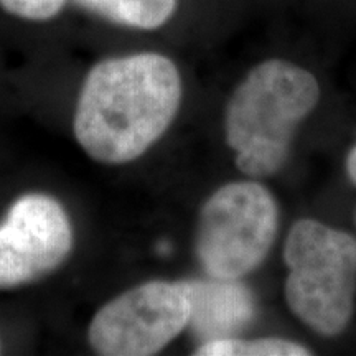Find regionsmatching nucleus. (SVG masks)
Listing matches in <instances>:
<instances>
[{"label":"nucleus","instance_id":"nucleus-9","mask_svg":"<svg viewBox=\"0 0 356 356\" xmlns=\"http://www.w3.org/2000/svg\"><path fill=\"white\" fill-rule=\"evenodd\" d=\"M195 355L198 356H305L312 355L307 346L286 338L267 337L256 340L226 337L204 340Z\"/></svg>","mask_w":356,"mask_h":356},{"label":"nucleus","instance_id":"nucleus-5","mask_svg":"<svg viewBox=\"0 0 356 356\" xmlns=\"http://www.w3.org/2000/svg\"><path fill=\"white\" fill-rule=\"evenodd\" d=\"M181 282L150 280L101 307L89 325V343L106 356H150L170 345L190 323Z\"/></svg>","mask_w":356,"mask_h":356},{"label":"nucleus","instance_id":"nucleus-3","mask_svg":"<svg viewBox=\"0 0 356 356\" xmlns=\"http://www.w3.org/2000/svg\"><path fill=\"white\" fill-rule=\"evenodd\" d=\"M284 297L292 314L320 337L341 335L355 312V236L302 218L284 243Z\"/></svg>","mask_w":356,"mask_h":356},{"label":"nucleus","instance_id":"nucleus-2","mask_svg":"<svg viewBox=\"0 0 356 356\" xmlns=\"http://www.w3.org/2000/svg\"><path fill=\"white\" fill-rule=\"evenodd\" d=\"M318 99V81L309 70L286 60L256 65L234 88L225 111L226 142L238 170L251 178L275 175Z\"/></svg>","mask_w":356,"mask_h":356},{"label":"nucleus","instance_id":"nucleus-6","mask_svg":"<svg viewBox=\"0 0 356 356\" xmlns=\"http://www.w3.org/2000/svg\"><path fill=\"white\" fill-rule=\"evenodd\" d=\"M73 248L70 218L55 198L29 193L0 225V289L33 282L63 264Z\"/></svg>","mask_w":356,"mask_h":356},{"label":"nucleus","instance_id":"nucleus-4","mask_svg":"<svg viewBox=\"0 0 356 356\" xmlns=\"http://www.w3.org/2000/svg\"><path fill=\"white\" fill-rule=\"evenodd\" d=\"M279 233V204L254 180L218 188L200 210L195 251L210 277L239 280L254 273Z\"/></svg>","mask_w":356,"mask_h":356},{"label":"nucleus","instance_id":"nucleus-1","mask_svg":"<svg viewBox=\"0 0 356 356\" xmlns=\"http://www.w3.org/2000/svg\"><path fill=\"white\" fill-rule=\"evenodd\" d=\"M180 71L160 53L109 58L84 79L74 136L96 162L122 165L144 155L180 109Z\"/></svg>","mask_w":356,"mask_h":356},{"label":"nucleus","instance_id":"nucleus-10","mask_svg":"<svg viewBox=\"0 0 356 356\" xmlns=\"http://www.w3.org/2000/svg\"><path fill=\"white\" fill-rule=\"evenodd\" d=\"M66 0H0V7L24 20H51L61 12Z\"/></svg>","mask_w":356,"mask_h":356},{"label":"nucleus","instance_id":"nucleus-8","mask_svg":"<svg viewBox=\"0 0 356 356\" xmlns=\"http://www.w3.org/2000/svg\"><path fill=\"white\" fill-rule=\"evenodd\" d=\"M102 19L139 30H155L175 13L177 0H74Z\"/></svg>","mask_w":356,"mask_h":356},{"label":"nucleus","instance_id":"nucleus-7","mask_svg":"<svg viewBox=\"0 0 356 356\" xmlns=\"http://www.w3.org/2000/svg\"><path fill=\"white\" fill-rule=\"evenodd\" d=\"M181 284L190 300L188 325L203 341L233 337L254 318L256 299L239 280L210 277Z\"/></svg>","mask_w":356,"mask_h":356},{"label":"nucleus","instance_id":"nucleus-11","mask_svg":"<svg viewBox=\"0 0 356 356\" xmlns=\"http://www.w3.org/2000/svg\"><path fill=\"white\" fill-rule=\"evenodd\" d=\"M345 170H346V175H348V178L351 180V184L356 186V144L351 147L348 155H346Z\"/></svg>","mask_w":356,"mask_h":356}]
</instances>
